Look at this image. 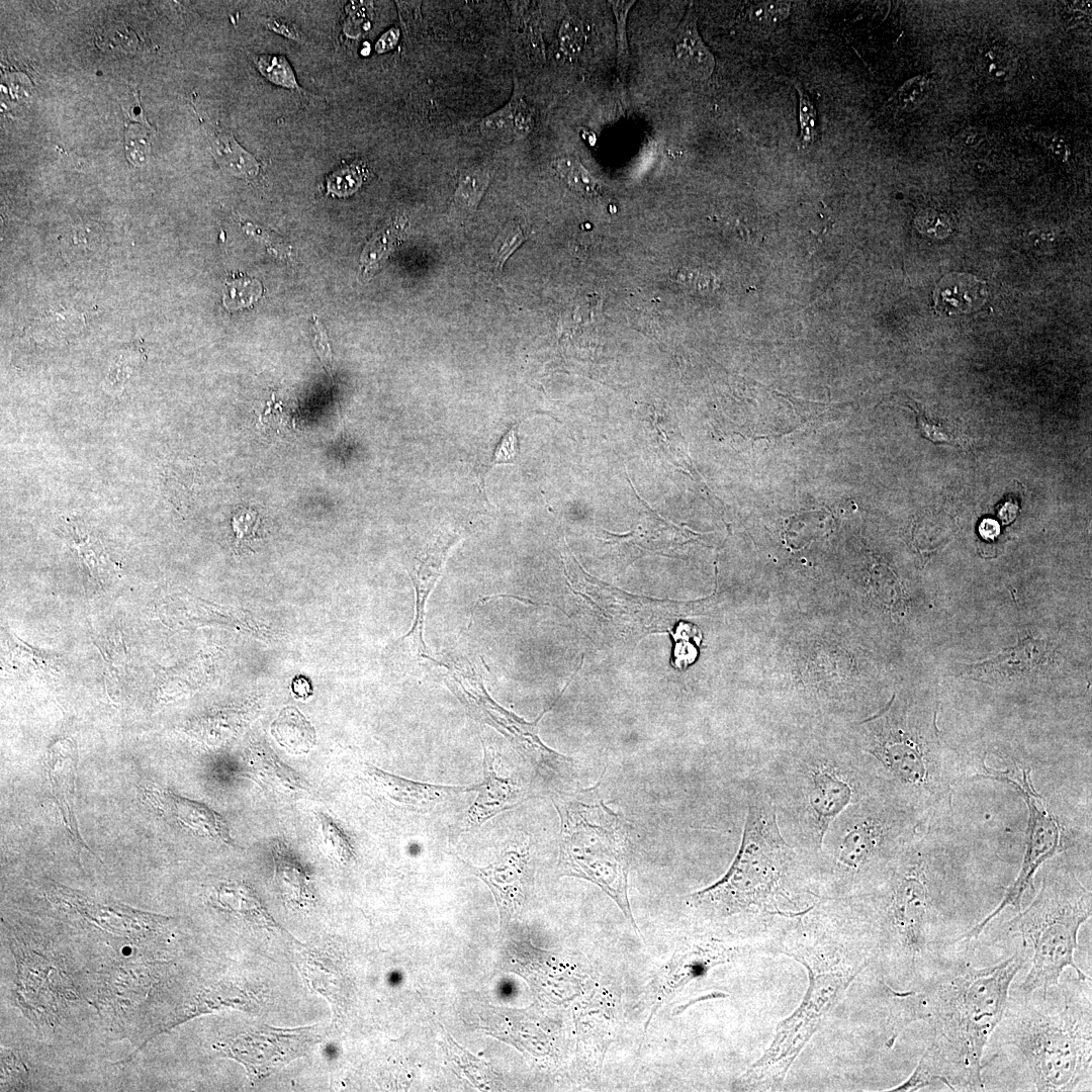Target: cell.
<instances>
[{
  "instance_id": "12",
  "label": "cell",
  "mask_w": 1092,
  "mask_h": 1092,
  "mask_svg": "<svg viewBox=\"0 0 1092 1092\" xmlns=\"http://www.w3.org/2000/svg\"><path fill=\"white\" fill-rule=\"evenodd\" d=\"M986 777L1015 786L1025 800L1028 808L1026 846L1017 878L1006 889L999 904L965 934L966 941L977 939L989 923L1007 906H1012L1019 912L1024 893L1028 889L1034 890L1033 878L1037 870L1063 849V834L1059 820L1049 811L1042 798L1034 792L1027 770L1022 771L1020 782L998 771L988 772Z\"/></svg>"
},
{
  "instance_id": "31",
  "label": "cell",
  "mask_w": 1092,
  "mask_h": 1092,
  "mask_svg": "<svg viewBox=\"0 0 1092 1092\" xmlns=\"http://www.w3.org/2000/svg\"><path fill=\"white\" fill-rule=\"evenodd\" d=\"M553 165L561 179L576 193L590 198L602 194L599 181L575 158L560 157Z\"/></svg>"
},
{
  "instance_id": "36",
  "label": "cell",
  "mask_w": 1092,
  "mask_h": 1092,
  "mask_svg": "<svg viewBox=\"0 0 1092 1092\" xmlns=\"http://www.w3.org/2000/svg\"><path fill=\"white\" fill-rule=\"evenodd\" d=\"M799 94V141L803 147L813 145L818 138L816 109L803 85L792 80Z\"/></svg>"
},
{
  "instance_id": "20",
  "label": "cell",
  "mask_w": 1092,
  "mask_h": 1092,
  "mask_svg": "<svg viewBox=\"0 0 1092 1092\" xmlns=\"http://www.w3.org/2000/svg\"><path fill=\"white\" fill-rule=\"evenodd\" d=\"M674 54L679 67L690 78L705 81L712 76L715 59L699 33L692 3L675 30Z\"/></svg>"
},
{
  "instance_id": "30",
  "label": "cell",
  "mask_w": 1092,
  "mask_h": 1092,
  "mask_svg": "<svg viewBox=\"0 0 1092 1092\" xmlns=\"http://www.w3.org/2000/svg\"><path fill=\"white\" fill-rule=\"evenodd\" d=\"M262 284L244 274H232L224 280L222 304L230 311L253 305L262 296Z\"/></svg>"
},
{
  "instance_id": "5",
  "label": "cell",
  "mask_w": 1092,
  "mask_h": 1092,
  "mask_svg": "<svg viewBox=\"0 0 1092 1092\" xmlns=\"http://www.w3.org/2000/svg\"><path fill=\"white\" fill-rule=\"evenodd\" d=\"M855 748L887 789L929 818L949 802L959 762L934 724L892 705L863 724Z\"/></svg>"
},
{
  "instance_id": "35",
  "label": "cell",
  "mask_w": 1092,
  "mask_h": 1092,
  "mask_svg": "<svg viewBox=\"0 0 1092 1092\" xmlns=\"http://www.w3.org/2000/svg\"><path fill=\"white\" fill-rule=\"evenodd\" d=\"M616 19L617 72L624 85L629 67L627 17L635 1H609Z\"/></svg>"
},
{
  "instance_id": "53",
  "label": "cell",
  "mask_w": 1092,
  "mask_h": 1092,
  "mask_svg": "<svg viewBox=\"0 0 1092 1092\" xmlns=\"http://www.w3.org/2000/svg\"><path fill=\"white\" fill-rule=\"evenodd\" d=\"M399 979H400V976H399L398 974H394V975L392 976V980H393V982H398V981H399Z\"/></svg>"
},
{
  "instance_id": "3",
  "label": "cell",
  "mask_w": 1092,
  "mask_h": 1092,
  "mask_svg": "<svg viewBox=\"0 0 1092 1092\" xmlns=\"http://www.w3.org/2000/svg\"><path fill=\"white\" fill-rule=\"evenodd\" d=\"M1091 978L1014 990L992 1035L1022 1059L1036 1091H1086L1092 1075Z\"/></svg>"
},
{
  "instance_id": "52",
  "label": "cell",
  "mask_w": 1092,
  "mask_h": 1092,
  "mask_svg": "<svg viewBox=\"0 0 1092 1092\" xmlns=\"http://www.w3.org/2000/svg\"><path fill=\"white\" fill-rule=\"evenodd\" d=\"M499 993L505 997H509L513 993V985L511 983L500 985Z\"/></svg>"
},
{
  "instance_id": "22",
  "label": "cell",
  "mask_w": 1092,
  "mask_h": 1092,
  "mask_svg": "<svg viewBox=\"0 0 1092 1092\" xmlns=\"http://www.w3.org/2000/svg\"><path fill=\"white\" fill-rule=\"evenodd\" d=\"M534 111L524 100L516 84L511 100L499 110L487 115L480 122V129L488 138L523 140L533 129Z\"/></svg>"
},
{
  "instance_id": "21",
  "label": "cell",
  "mask_w": 1092,
  "mask_h": 1092,
  "mask_svg": "<svg viewBox=\"0 0 1092 1092\" xmlns=\"http://www.w3.org/2000/svg\"><path fill=\"white\" fill-rule=\"evenodd\" d=\"M247 767L259 782L283 796L296 798L306 791L305 783L298 774L264 747L255 746L249 750Z\"/></svg>"
},
{
  "instance_id": "10",
  "label": "cell",
  "mask_w": 1092,
  "mask_h": 1092,
  "mask_svg": "<svg viewBox=\"0 0 1092 1092\" xmlns=\"http://www.w3.org/2000/svg\"><path fill=\"white\" fill-rule=\"evenodd\" d=\"M803 964L809 973L808 991L799 1007L776 1029L772 1042L763 1055L740 1078L742 1087L762 1090L777 1088L802 1049L818 1029L839 996L854 977L870 963L847 968H823L797 950L788 952Z\"/></svg>"
},
{
  "instance_id": "9",
  "label": "cell",
  "mask_w": 1092,
  "mask_h": 1092,
  "mask_svg": "<svg viewBox=\"0 0 1092 1092\" xmlns=\"http://www.w3.org/2000/svg\"><path fill=\"white\" fill-rule=\"evenodd\" d=\"M804 862L783 836L775 806L755 779L748 789L747 814L738 852L715 884L692 895L696 905L732 914L751 907L777 908L791 868Z\"/></svg>"
},
{
  "instance_id": "32",
  "label": "cell",
  "mask_w": 1092,
  "mask_h": 1092,
  "mask_svg": "<svg viewBox=\"0 0 1092 1092\" xmlns=\"http://www.w3.org/2000/svg\"><path fill=\"white\" fill-rule=\"evenodd\" d=\"M259 73L270 83L289 90L303 92L294 70L282 55L263 54L252 57Z\"/></svg>"
},
{
  "instance_id": "51",
  "label": "cell",
  "mask_w": 1092,
  "mask_h": 1092,
  "mask_svg": "<svg viewBox=\"0 0 1092 1092\" xmlns=\"http://www.w3.org/2000/svg\"><path fill=\"white\" fill-rule=\"evenodd\" d=\"M1017 514V506L1012 503H1006L1000 510L999 516L1004 523L1011 522Z\"/></svg>"
},
{
  "instance_id": "37",
  "label": "cell",
  "mask_w": 1092,
  "mask_h": 1092,
  "mask_svg": "<svg viewBox=\"0 0 1092 1092\" xmlns=\"http://www.w3.org/2000/svg\"><path fill=\"white\" fill-rule=\"evenodd\" d=\"M525 240L526 236L517 222H508L500 230L491 246V258L497 270L503 269L509 257Z\"/></svg>"
},
{
  "instance_id": "39",
  "label": "cell",
  "mask_w": 1092,
  "mask_h": 1092,
  "mask_svg": "<svg viewBox=\"0 0 1092 1092\" xmlns=\"http://www.w3.org/2000/svg\"><path fill=\"white\" fill-rule=\"evenodd\" d=\"M558 37L565 54L570 56L579 54L585 42L583 26L579 19L569 14L565 16L560 25Z\"/></svg>"
},
{
  "instance_id": "27",
  "label": "cell",
  "mask_w": 1092,
  "mask_h": 1092,
  "mask_svg": "<svg viewBox=\"0 0 1092 1092\" xmlns=\"http://www.w3.org/2000/svg\"><path fill=\"white\" fill-rule=\"evenodd\" d=\"M275 879L290 901L306 903L310 899L305 873L293 852L281 840L272 844Z\"/></svg>"
},
{
  "instance_id": "26",
  "label": "cell",
  "mask_w": 1092,
  "mask_h": 1092,
  "mask_svg": "<svg viewBox=\"0 0 1092 1092\" xmlns=\"http://www.w3.org/2000/svg\"><path fill=\"white\" fill-rule=\"evenodd\" d=\"M277 743L292 754L309 752L316 742L313 726L294 707L284 708L271 724Z\"/></svg>"
},
{
  "instance_id": "49",
  "label": "cell",
  "mask_w": 1092,
  "mask_h": 1092,
  "mask_svg": "<svg viewBox=\"0 0 1092 1092\" xmlns=\"http://www.w3.org/2000/svg\"><path fill=\"white\" fill-rule=\"evenodd\" d=\"M291 690L294 696L300 700L308 699L313 693L310 680L304 675H297L293 678Z\"/></svg>"
},
{
  "instance_id": "1",
  "label": "cell",
  "mask_w": 1092,
  "mask_h": 1092,
  "mask_svg": "<svg viewBox=\"0 0 1092 1092\" xmlns=\"http://www.w3.org/2000/svg\"><path fill=\"white\" fill-rule=\"evenodd\" d=\"M1025 944L984 968L966 959L944 961L903 993L890 988L888 1026L896 1038L910 1023L929 1027V1039L915 1070L892 1091H916L941 1084L952 1091H983V1054L1006 1009L1016 975L1028 962Z\"/></svg>"
},
{
  "instance_id": "43",
  "label": "cell",
  "mask_w": 1092,
  "mask_h": 1092,
  "mask_svg": "<svg viewBox=\"0 0 1092 1092\" xmlns=\"http://www.w3.org/2000/svg\"><path fill=\"white\" fill-rule=\"evenodd\" d=\"M243 229L247 232V234L260 239L263 243H265L268 249L271 250L274 255H287V253L289 254V249L284 247L282 242H280V239H274L273 234L268 233L267 231L249 221L244 222Z\"/></svg>"
},
{
  "instance_id": "47",
  "label": "cell",
  "mask_w": 1092,
  "mask_h": 1092,
  "mask_svg": "<svg viewBox=\"0 0 1092 1092\" xmlns=\"http://www.w3.org/2000/svg\"><path fill=\"white\" fill-rule=\"evenodd\" d=\"M918 419L922 434L929 440L933 442H949L951 440L949 434L945 432L941 426L930 424L927 419L923 417H919Z\"/></svg>"
},
{
  "instance_id": "45",
  "label": "cell",
  "mask_w": 1092,
  "mask_h": 1092,
  "mask_svg": "<svg viewBox=\"0 0 1092 1092\" xmlns=\"http://www.w3.org/2000/svg\"><path fill=\"white\" fill-rule=\"evenodd\" d=\"M257 525V519L253 516L239 515L233 519V529L237 535L238 542L254 535Z\"/></svg>"
},
{
  "instance_id": "23",
  "label": "cell",
  "mask_w": 1092,
  "mask_h": 1092,
  "mask_svg": "<svg viewBox=\"0 0 1092 1092\" xmlns=\"http://www.w3.org/2000/svg\"><path fill=\"white\" fill-rule=\"evenodd\" d=\"M987 295L983 282L969 274H950L934 292L935 307L945 314L969 312L982 305Z\"/></svg>"
},
{
  "instance_id": "41",
  "label": "cell",
  "mask_w": 1092,
  "mask_h": 1092,
  "mask_svg": "<svg viewBox=\"0 0 1092 1092\" xmlns=\"http://www.w3.org/2000/svg\"><path fill=\"white\" fill-rule=\"evenodd\" d=\"M518 452L517 425H515L507 432L496 447L491 465L514 462L517 459Z\"/></svg>"
},
{
  "instance_id": "6",
  "label": "cell",
  "mask_w": 1092,
  "mask_h": 1092,
  "mask_svg": "<svg viewBox=\"0 0 1092 1092\" xmlns=\"http://www.w3.org/2000/svg\"><path fill=\"white\" fill-rule=\"evenodd\" d=\"M886 787L848 806L830 824L807 868L827 872L835 884L864 888L930 821Z\"/></svg>"
},
{
  "instance_id": "8",
  "label": "cell",
  "mask_w": 1092,
  "mask_h": 1092,
  "mask_svg": "<svg viewBox=\"0 0 1092 1092\" xmlns=\"http://www.w3.org/2000/svg\"><path fill=\"white\" fill-rule=\"evenodd\" d=\"M596 791L597 787L552 798L560 818L559 869L599 886L636 928L628 898L631 826Z\"/></svg>"
},
{
  "instance_id": "7",
  "label": "cell",
  "mask_w": 1092,
  "mask_h": 1092,
  "mask_svg": "<svg viewBox=\"0 0 1092 1092\" xmlns=\"http://www.w3.org/2000/svg\"><path fill=\"white\" fill-rule=\"evenodd\" d=\"M1091 914V892L1072 869L1059 862L1045 870L1033 901L1006 923L1007 933L1020 936L1032 952L1018 992L1046 990L1060 982L1067 968L1080 979L1090 978L1076 964L1075 952L1079 930Z\"/></svg>"
},
{
  "instance_id": "24",
  "label": "cell",
  "mask_w": 1092,
  "mask_h": 1092,
  "mask_svg": "<svg viewBox=\"0 0 1092 1092\" xmlns=\"http://www.w3.org/2000/svg\"><path fill=\"white\" fill-rule=\"evenodd\" d=\"M205 131L209 151L224 171L247 180L259 174L261 165L258 160L232 133L211 126H207Z\"/></svg>"
},
{
  "instance_id": "29",
  "label": "cell",
  "mask_w": 1092,
  "mask_h": 1092,
  "mask_svg": "<svg viewBox=\"0 0 1092 1092\" xmlns=\"http://www.w3.org/2000/svg\"><path fill=\"white\" fill-rule=\"evenodd\" d=\"M490 173L481 168H471L462 172L454 193V206L462 213L476 210L489 183Z\"/></svg>"
},
{
  "instance_id": "2",
  "label": "cell",
  "mask_w": 1092,
  "mask_h": 1092,
  "mask_svg": "<svg viewBox=\"0 0 1092 1092\" xmlns=\"http://www.w3.org/2000/svg\"><path fill=\"white\" fill-rule=\"evenodd\" d=\"M963 856L929 821L868 886L873 957L884 951L917 982L980 920L965 910Z\"/></svg>"
},
{
  "instance_id": "25",
  "label": "cell",
  "mask_w": 1092,
  "mask_h": 1092,
  "mask_svg": "<svg viewBox=\"0 0 1092 1092\" xmlns=\"http://www.w3.org/2000/svg\"><path fill=\"white\" fill-rule=\"evenodd\" d=\"M727 958L728 951L719 944L706 943L690 947L670 964L665 977V987L668 992L680 988L688 981L705 974L711 967L726 962Z\"/></svg>"
},
{
  "instance_id": "28",
  "label": "cell",
  "mask_w": 1092,
  "mask_h": 1092,
  "mask_svg": "<svg viewBox=\"0 0 1092 1092\" xmlns=\"http://www.w3.org/2000/svg\"><path fill=\"white\" fill-rule=\"evenodd\" d=\"M65 538L76 552L82 564L96 580H102L110 572L111 561L102 543L86 530L84 526L69 521L65 526Z\"/></svg>"
},
{
  "instance_id": "42",
  "label": "cell",
  "mask_w": 1092,
  "mask_h": 1092,
  "mask_svg": "<svg viewBox=\"0 0 1092 1092\" xmlns=\"http://www.w3.org/2000/svg\"><path fill=\"white\" fill-rule=\"evenodd\" d=\"M259 21L268 29L294 40L298 43L306 41L305 35L292 22L278 17H261Z\"/></svg>"
},
{
  "instance_id": "44",
  "label": "cell",
  "mask_w": 1092,
  "mask_h": 1092,
  "mask_svg": "<svg viewBox=\"0 0 1092 1092\" xmlns=\"http://www.w3.org/2000/svg\"><path fill=\"white\" fill-rule=\"evenodd\" d=\"M314 323H315V331H316L315 340H314L315 350H316L317 354L320 355V358L322 359L324 365L328 369H331V361H332L331 348H330V344H329V340H328L326 331H325L323 325L318 322V320H315Z\"/></svg>"
},
{
  "instance_id": "14",
  "label": "cell",
  "mask_w": 1092,
  "mask_h": 1092,
  "mask_svg": "<svg viewBox=\"0 0 1092 1092\" xmlns=\"http://www.w3.org/2000/svg\"><path fill=\"white\" fill-rule=\"evenodd\" d=\"M143 800L168 821L199 837L233 844L225 819L207 805L185 797L153 782L141 787Z\"/></svg>"
},
{
  "instance_id": "18",
  "label": "cell",
  "mask_w": 1092,
  "mask_h": 1092,
  "mask_svg": "<svg viewBox=\"0 0 1092 1092\" xmlns=\"http://www.w3.org/2000/svg\"><path fill=\"white\" fill-rule=\"evenodd\" d=\"M530 840L523 836L515 839L500 857L483 869H474L492 890L499 908L512 911L523 899V877L530 857Z\"/></svg>"
},
{
  "instance_id": "11",
  "label": "cell",
  "mask_w": 1092,
  "mask_h": 1092,
  "mask_svg": "<svg viewBox=\"0 0 1092 1092\" xmlns=\"http://www.w3.org/2000/svg\"><path fill=\"white\" fill-rule=\"evenodd\" d=\"M428 660L440 666L449 690L461 702L467 714L477 722L486 724L532 758L540 766L557 770L568 758L547 747L538 734V724L544 711L534 722H527L497 704L487 693L481 670L469 660L447 658Z\"/></svg>"
},
{
  "instance_id": "34",
  "label": "cell",
  "mask_w": 1092,
  "mask_h": 1092,
  "mask_svg": "<svg viewBox=\"0 0 1092 1092\" xmlns=\"http://www.w3.org/2000/svg\"><path fill=\"white\" fill-rule=\"evenodd\" d=\"M366 165L354 161L332 172L327 178L328 193L337 197H346L355 193L366 177Z\"/></svg>"
},
{
  "instance_id": "50",
  "label": "cell",
  "mask_w": 1092,
  "mask_h": 1092,
  "mask_svg": "<svg viewBox=\"0 0 1092 1092\" xmlns=\"http://www.w3.org/2000/svg\"><path fill=\"white\" fill-rule=\"evenodd\" d=\"M979 531L983 538L992 540L998 535L999 527L994 520L985 519L982 521Z\"/></svg>"
},
{
  "instance_id": "38",
  "label": "cell",
  "mask_w": 1092,
  "mask_h": 1092,
  "mask_svg": "<svg viewBox=\"0 0 1092 1092\" xmlns=\"http://www.w3.org/2000/svg\"><path fill=\"white\" fill-rule=\"evenodd\" d=\"M982 67L990 78L1002 81L1015 74L1016 62L1006 49L993 48L983 56Z\"/></svg>"
},
{
  "instance_id": "19",
  "label": "cell",
  "mask_w": 1092,
  "mask_h": 1092,
  "mask_svg": "<svg viewBox=\"0 0 1092 1092\" xmlns=\"http://www.w3.org/2000/svg\"><path fill=\"white\" fill-rule=\"evenodd\" d=\"M1050 652L1051 647L1045 640L1028 636L992 659L967 666L966 672L976 679L1006 682L1045 663Z\"/></svg>"
},
{
  "instance_id": "15",
  "label": "cell",
  "mask_w": 1092,
  "mask_h": 1092,
  "mask_svg": "<svg viewBox=\"0 0 1092 1092\" xmlns=\"http://www.w3.org/2000/svg\"><path fill=\"white\" fill-rule=\"evenodd\" d=\"M364 772L374 789L383 798L397 806L413 811H429L446 803L459 794L476 791V785L445 786L408 780L366 764Z\"/></svg>"
},
{
  "instance_id": "48",
  "label": "cell",
  "mask_w": 1092,
  "mask_h": 1092,
  "mask_svg": "<svg viewBox=\"0 0 1092 1092\" xmlns=\"http://www.w3.org/2000/svg\"><path fill=\"white\" fill-rule=\"evenodd\" d=\"M399 35L400 31L397 27L389 28L388 30L383 32L377 39L374 47L375 52L377 54H384L391 51L397 44Z\"/></svg>"
},
{
  "instance_id": "16",
  "label": "cell",
  "mask_w": 1092,
  "mask_h": 1092,
  "mask_svg": "<svg viewBox=\"0 0 1092 1092\" xmlns=\"http://www.w3.org/2000/svg\"><path fill=\"white\" fill-rule=\"evenodd\" d=\"M78 761L77 747L68 738L56 739L48 750L47 771L53 796L70 834L79 850L90 849L81 837L76 818L75 777Z\"/></svg>"
},
{
  "instance_id": "46",
  "label": "cell",
  "mask_w": 1092,
  "mask_h": 1092,
  "mask_svg": "<svg viewBox=\"0 0 1092 1092\" xmlns=\"http://www.w3.org/2000/svg\"><path fill=\"white\" fill-rule=\"evenodd\" d=\"M923 86L920 79H913L907 82L899 91L898 99L903 106L916 103L920 99Z\"/></svg>"
},
{
  "instance_id": "17",
  "label": "cell",
  "mask_w": 1092,
  "mask_h": 1092,
  "mask_svg": "<svg viewBox=\"0 0 1092 1092\" xmlns=\"http://www.w3.org/2000/svg\"><path fill=\"white\" fill-rule=\"evenodd\" d=\"M482 783L476 785L477 796L464 818V830L480 826L496 814L515 807L526 798L519 782L499 777L495 770V754L483 747Z\"/></svg>"
},
{
  "instance_id": "33",
  "label": "cell",
  "mask_w": 1092,
  "mask_h": 1092,
  "mask_svg": "<svg viewBox=\"0 0 1092 1092\" xmlns=\"http://www.w3.org/2000/svg\"><path fill=\"white\" fill-rule=\"evenodd\" d=\"M323 845L327 854L335 861L345 863L354 854L353 846L344 830L330 816L318 815Z\"/></svg>"
},
{
  "instance_id": "13",
  "label": "cell",
  "mask_w": 1092,
  "mask_h": 1092,
  "mask_svg": "<svg viewBox=\"0 0 1092 1092\" xmlns=\"http://www.w3.org/2000/svg\"><path fill=\"white\" fill-rule=\"evenodd\" d=\"M459 539L460 535L457 532H440L406 558V569L415 587L416 612L414 624L403 639L411 638L420 657L430 656L423 637L426 604L442 574L451 548Z\"/></svg>"
},
{
  "instance_id": "4",
  "label": "cell",
  "mask_w": 1092,
  "mask_h": 1092,
  "mask_svg": "<svg viewBox=\"0 0 1092 1092\" xmlns=\"http://www.w3.org/2000/svg\"><path fill=\"white\" fill-rule=\"evenodd\" d=\"M756 780L783 836L805 858L820 851L830 824L848 806L885 787L855 747L793 750L768 760Z\"/></svg>"
},
{
  "instance_id": "40",
  "label": "cell",
  "mask_w": 1092,
  "mask_h": 1092,
  "mask_svg": "<svg viewBox=\"0 0 1092 1092\" xmlns=\"http://www.w3.org/2000/svg\"><path fill=\"white\" fill-rule=\"evenodd\" d=\"M789 10L786 2H763L752 6L750 16L757 22L774 23L785 19Z\"/></svg>"
}]
</instances>
